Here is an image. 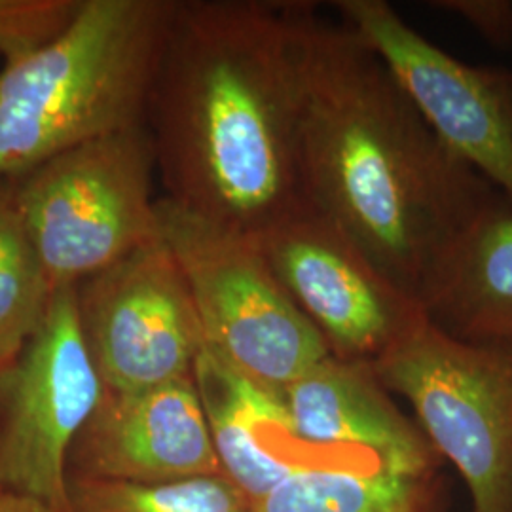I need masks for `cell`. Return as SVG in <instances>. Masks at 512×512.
Listing matches in <instances>:
<instances>
[{
  "label": "cell",
  "mask_w": 512,
  "mask_h": 512,
  "mask_svg": "<svg viewBox=\"0 0 512 512\" xmlns=\"http://www.w3.org/2000/svg\"><path fill=\"white\" fill-rule=\"evenodd\" d=\"M298 25L302 200L423 306L459 239L505 200L442 145L344 21L300 2Z\"/></svg>",
  "instance_id": "1"
},
{
  "label": "cell",
  "mask_w": 512,
  "mask_h": 512,
  "mask_svg": "<svg viewBox=\"0 0 512 512\" xmlns=\"http://www.w3.org/2000/svg\"><path fill=\"white\" fill-rule=\"evenodd\" d=\"M298 12L173 0L145 116L164 198L251 236L304 205Z\"/></svg>",
  "instance_id": "2"
},
{
  "label": "cell",
  "mask_w": 512,
  "mask_h": 512,
  "mask_svg": "<svg viewBox=\"0 0 512 512\" xmlns=\"http://www.w3.org/2000/svg\"><path fill=\"white\" fill-rule=\"evenodd\" d=\"M173 0H80L69 25L0 69V179L145 124Z\"/></svg>",
  "instance_id": "3"
},
{
  "label": "cell",
  "mask_w": 512,
  "mask_h": 512,
  "mask_svg": "<svg viewBox=\"0 0 512 512\" xmlns=\"http://www.w3.org/2000/svg\"><path fill=\"white\" fill-rule=\"evenodd\" d=\"M160 238L175 256L205 348L256 385L279 393L329 357L283 289L256 236L158 198Z\"/></svg>",
  "instance_id": "4"
},
{
  "label": "cell",
  "mask_w": 512,
  "mask_h": 512,
  "mask_svg": "<svg viewBox=\"0 0 512 512\" xmlns=\"http://www.w3.org/2000/svg\"><path fill=\"white\" fill-rule=\"evenodd\" d=\"M145 124L69 148L14 179L52 287L78 285L160 236Z\"/></svg>",
  "instance_id": "5"
},
{
  "label": "cell",
  "mask_w": 512,
  "mask_h": 512,
  "mask_svg": "<svg viewBox=\"0 0 512 512\" xmlns=\"http://www.w3.org/2000/svg\"><path fill=\"white\" fill-rule=\"evenodd\" d=\"M370 368L458 469L473 512H512V344L467 342L427 317Z\"/></svg>",
  "instance_id": "6"
},
{
  "label": "cell",
  "mask_w": 512,
  "mask_h": 512,
  "mask_svg": "<svg viewBox=\"0 0 512 512\" xmlns=\"http://www.w3.org/2000/svg\"><path fill=\"white\" fill-rule=\"evenodd\" d=\"M103 391L76 285L57 287L33 338L0 370V492L71 512L69 454Z\"/></svg>",
  "instance_id": "7"
},
{
  "label": "cell",
  "mask_w": 512,
  "mask_h": 512,
  "mask_svg": "<svg viewBox=\"0 0 512 512\" xmlns=\"http://www.w3.org/2000/svg\"><path fill=\"white\" fill-rule=\"evenodd\" d=\"M76 308L107 391L192 378L205 340L183 272L160 236L80 281Z\"/></svg>",
  "instance_id": "8"
},
{
  "label": "cell",
  "mask_w": 512,
  "mask_h": 512,
  "mask_svg": "<svg viewBox=\"0 0 512 512\" xmlns=\"http://www.w3.org/2000/svg\"><path fill=\"white\" fill-rule=\"evenodd\" d=\"M340 21L370 46L425 124L512 209V73L444 52L384 0H338Z\"/></svg>",
  "instance_id": "9"
},
{
  "label": "cell",
  "mask_w": 512,
  "mask_h": 512,
  "mask_svg": "<svg viewBox=\"0 0 512 512\" xmlns=\"http://www.w3.org/2000/svg\"><path fill=\"white\" fill-rule=\"evenodd\" d=\"M256 239L275 277L336 359L372 365L427 319L420 302L306 203Z\"/></svg>",
  "instance_id": "10"
},
{
  "label": "cell",
  "mask_w": 512,
  "mask_h": 512,
  "mask_svg": "<svg viewBox=\"0 0 512 512\" xmlns=\"http://www.w3.org/2000/svg\"><path fill=\"white\" fill-rule=\"evenodd\" d=\"M73 452L84 476L99 480L171 484L222 475L194 376L135 393L105 389Z\"/></svg>",
  "instance_id": "11"
},
{
  "label": "cell",
  "mask_w": 512,
  "mask_h": 512,
  "mask_svg": "<svg viewBox=\"0 0 512 512\" xmlns=\"http://www.w3.org/2000/svg\"><path fill=\"white\" fill-rule=\"evenodd\" d=\"M277 395L294 439L315 450L368 454L404 475L427 476L435 461L370 365L329 355Z\"/></svg>",
  "instance_id": "12"
},
{
  "label": "cell",
  "mask_w": 512,
  "mask_h": 512,
  "mask_svg": "<svg viewBox=\"0 0 512 512\" xmlns=\"http://www.w3.org/2000/svg\"><path fill=\"white\" fill-rule=\"evenodd\" d=\"M192 376L220 471L253 503L287 476L330 465L296 458L293 450L302 442L291 433L279 395L247 380L209 349L203 348Z\"/></svg>",
  "instance_id": "13"
},
{
  "label": "cell",
  "mask_w": 512,
  "mask_h": 512,
  "mask_svg": "<svg viewBox=\"0 0 512 512\" xmlns=\"http://www.w3.org/2000/svg\"><path fill=\"white\" fill-rule=\"evenodd\" d=\"M429 321L478 344H512V209L495 205L459 239L423 302Z\"/></svg>",
  "instance_id": "14"
},
{
  "label": "cell",
  "mask_w": 512,
  "mask_h": 512,
  "mask_svg": "<svg viewBox=\"0 0 512 512\" xmlns=\"http://www.w3.org/2000/svg\"><path fill=\"white\" fill-rule=\"evenodd\" d=\"M425 480L380 463L311 467L256 499L253 512H429Z\"/></svg>",
  "instance_id": "15"
},
{
  "label": "cell",
  "mask_w": 512,
  "mask_h": 512,
  "mask_svg": "<svg viewBox=\"0 0 512 512\" xmlns=\"http://www.w3.org/2000/svg\"><path fill=\"white\" fill-rule=\"evenodd\" d=\"M54 291L21 217L14 179H0V370L33 338Z\"/></svg>",
  "instance_id": "16"
},
{
  "label": "cell",
  "mask_w": 512,
  "mask_h": 512,
  "mask_svg": "<svg viewBox=\"0 0 512 512\" xmlns=\"http://www.w3.org/2000/svg\"><path fill=\"white\" fill-rule=\"evenodd\" d=\"M71 512H253V501L224 475L171 484H128L80 476Z\"/></svg>",
  "instance_id": "17"
},
{
  "label": "cell",
  "mask_w": 512,
  "mask_h": 512,
  "mask_svg": "<svg viewBox=\"0 0 512 512\" xmlns=\"http://www.w3.org/2000/svg\"><path fill=\"white\" fill-rule=\"evenodd\" d=\"M80 0H0V55L4 61L33 52L57 37Z\"/></svg>",
  "instance_id": "18"
},
{
  "label": "cell",
  "mask_w": 512,
  "mask_h": 512,
  "mask_svg": "<svg viewBox=\"0 0 512 512\" xmlns=\"http://www.w3.org/2000/svg\"><path fill=\"white\" fill-rule=\"evenodd\" d=\"M431 6L465 21L495 46L512 44V0H435Z\"/></svg>",
  "instance_id": "19"
},
{
  "label": "cell",
  "mask_w": 512,
  "mask_h": 512,
  "mask_svg": "<svg viewBox=\"0 0 512 512\" xmlns=\"http://www.w3.org/2000/svg\"><path fill=\"white\" fill-rule=\"evenodd\" d=\"M0 512H50L37 501L27 497L0 492Z\"/></svg>",
  "instance_id": "20"
}]
</instances>
